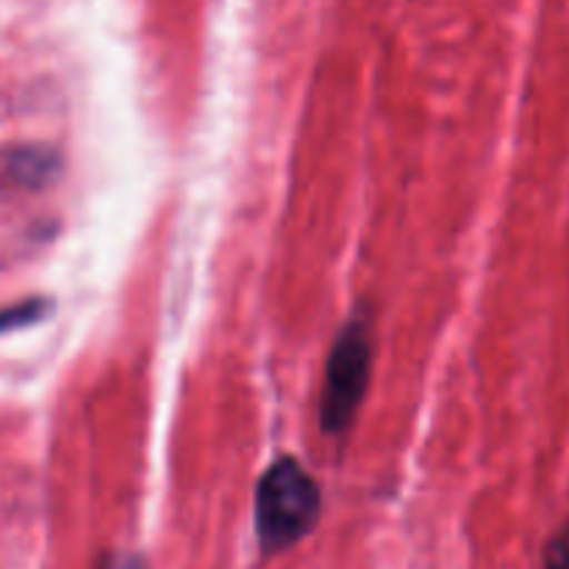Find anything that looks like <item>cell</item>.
I'll use <instances>...</instances> for the list:
<instances>
[{
  "label": "cell",
  "instance_id": "1",
  "mask_svg": "<svg viewBox=\"0 0 569 569\" xmlns=\"http://www.w3.org/2000/svg\"><path fill=\"white\" fill-rule=\"evenodd\" d=\"M322 495L315 478L295 459H281L261 476L256 489V531L267 553L298 545L317 526Z\"/></svg>",
  "mask_w": 569,
  "mask_h": 569
},
{
  "label": "cell",
  "instance_id": "2",
  "mask_svg": "<svg viewBox=\"0 0 569 569\" xmlns=\"http://www.w3.org/2000/svg\"><path fill=\"white\" fill-rule=\"evenodd\" d=\"M372 370V337L367 322L350 320L333 342L322 387L320 422L326 433H345L365 400Z\"/></svg>",
  "mask_w": 569,
  "mask_h": 569
},
{
  "label": "cell",
  "instance_id": "3",
  "mask_svg": "<svg viewBox=\"0 0 569 569\" xmlns=\"http://www.w3.org/2000/svg\"><path fill=\"white\" fill-rule=\"evenodd\" d=\"M9 176L26 187H42L53 176V156L48 150H17L9 159Z\"/></svg>",
  "mask_w": 569,
  "mask_h": 569
},
{
  "label": "cell",
  "instance_id": "4",
  "mask_svg": "<svg viewBox=\"0 0 569 569\" xmlns=\"http://www.w3.org/2000/svg\"><path fill=\"white\" fill-rule=\"evenodd\" d=\"M42 300H26V303L9 306V309H0V333L14 331V328H26L31 322H37L44 315Z\"/></svg>",
  "mask_w": 569,
  "mask_h": 569
},
{
  "label": "cell",
  "instance_id": "5",
  "mask_svg": "<svg viewBox=\"0 0 569 569\" xmlns=\"http://www.w3.org/2000/svg\"><path fill=\"white\" fill-rule=\"evenodd\" d=\"M545 569H569V526L553 537L545 553Z\"/></svg>",
  "mask_w": 569,
  "mask_h": 569
}]
</instances>
